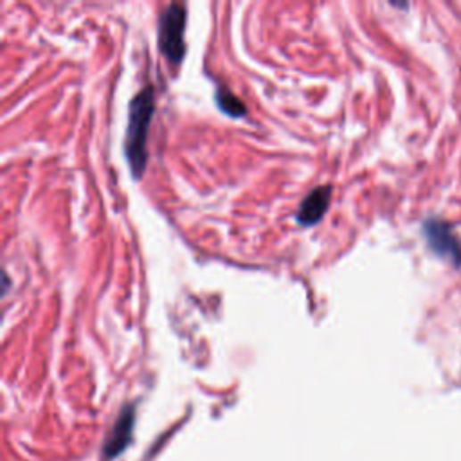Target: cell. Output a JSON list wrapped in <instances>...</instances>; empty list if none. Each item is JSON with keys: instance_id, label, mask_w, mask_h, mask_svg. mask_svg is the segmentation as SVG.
Segmentation results:
<instances>
[{"instance_id": "6da1fadb", "label": "cell", "mask_w": 461, "mask_h": 461, "mask_svg": "<svg viewBox=\"0 0 461 461\" xmlns=\"http://www.w3.org/2000/svg\"><path fill=\"white\" fill-rule=\"evenodd\" d=\"M153 112L155 90L153 86L146 85L130 102L128 125L125 136V157L136 180L143 177L148 166V132L153 119Z\"/></svg>"}, {"instance_id": "7a4b0ae2", "label": "cell", "mask_w": 461, "mask_h": 461, "mask_svg": "<svg viewBox=\"0 0 461 461\" xmlns=\"http://www.w3.org/2000/svg\"><path fill=\"white\" fill-rule=\"evenodd\" d=\"M184 28H186V8L178 3L169 4L159 19V49L173 65H178L186 56Z\"/></svg>"}, {"instance_id": "3957f363", "label": "cell", "mask_w": 461, "mask_h": 461, "mask_svg": "<svg viewBox=\"0 0 461 461\" xmlns=\"http://www.w3.org/2000/svg\"><path fill=\"white\" fill-rule=\"evenodd\" d=\"M330 199H332V188L330 186H319L314 188L300 204L296 211V222L303 227L316 226L321 222L325 213L330 208Z\"/></svg>"}, {"instance_id": "277c9868", "label": "cell", "mask_w": 461, "mask_h": 461, "mask_svg": "<svg viewBox=\"0 0 461 461\" xmlns=\"http://www.w3.org/2000/svg\"><path fill=\"white\" fill-rule=\"evenodd\" d=\"M424 233L427 236L429 245L440 256H447L450 259H461V247L456 240V235H452L450 229L443 222L429 220L424 227Z\"/></svg>"}, {"instance_id": "5b68a950", "label": "cell", "mask_w": 461, "mask_h": 461, "mask_svg": "<svg viewBox=\"0 0 461 461\" xmlns=\"http://www.w3.org/2000/svg\"><path fill=\"white\" fill-rule=\"evenodd\" d=\"M134 418H136V411L134 407H125L123 413L119 415L111 436H109V441L105 445V454L109 457H114L118 456L130 441V436H132V429H134Z\"/></svg>"}, {"instance_id": "8992f818", "label": "cell", "mask_w": 461, "mask_h": 461, "mask_svg": "<svg viewBox=\"0 0 461 461\" xmlns=\"http://www.w3.org/2000/svg\"><path fill=\"white\" fill-rule=\"evenodd\" d=\"M215 100H217L218 109H220L224 114L231 116V118H242V116L247 114V107L242 103V100L235 95L233 90H229V88L224 86V85H220V86L217 88Z\"/></svg>"}]
</instances>
